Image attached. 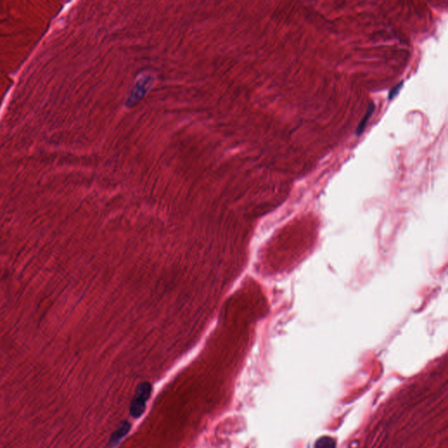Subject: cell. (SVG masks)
<instances>
[{
  "label": "cell",
  "mask_w": 448,
  "mask_h": 448,
  "mask_svg": "<svg viewBox=\"0 0 448 448\" xmlns=\"http://www.w3.org/2000/svg\"><path fill=\"white\" fill-rule=\"evenodd\" d=\"M151 393L152 385L148 382L141 383L137 387L130 406V415L134 419H138L143 415Z\"/></svg>",
  "instance_id": "1"
},
{
  "label": "cell",
  "mask_w": 448,
  "mask_h": 448,
  "mask_svg": "<svg viewBox=\"0 0 448 448\" xmlns=\"http://www.w3.org/2000/svg\"><path fill=\"white\" fill-rule=\"evenodd\" d=\"M130 430V424L128 421H123L120 423L119 426L116 427V430L113 432L111 440H110V446H115L119 442L121 439H123L128 432Z\"/></svg>",
  "instance_id": "2"
},
{
  "label": "cell",
  "mask_w": 448,
  "mask_h": 448,
  "mask_svg": "<svg viewBox=\"0 0 448 448\" xmlns=\"http://www.w3.org/2000/svg\"><path fill=\"white\" fill-rule=\"evenodd\" d=\"M374 111H375V105H374L373 103H371V104L369 105L368 111L366 112L365 116H364V117L361 120V123H359L357 129H356V135H357V136L361 135L362 132L365 130L367 123H368V121H369V118H370V116H372Z\"/></svg>",
  "instance_id": "3"
},
{
  "label": "cell",
  "mask_w": 448,
  "mask_h": 448,
  "mask_svg": "<svg viewBox=\"0 0 448 448\" xmlns=\"http://www.w3.org/2000/svg\"><path fill=\"white\" fill-rule=\"evenodd\" d=\"M315 448H336V441L330 437H322L317 441Z\"/></svg>",
  "instance_id": "4"
},
{
  "label": "cell",
  "mask_w": 448,
  "mask_h": 448,
  "mask_svg": "<svg viewBox=\"0 0 448 448\" xmlns=\"http://www.w3.org/2000/svg\"><path fill=\"white\" fill-rule=\"evenodd\" d=\"M402 87H403V82L398 83V85H396L395 87L392 88V90L390 91V94H389V100L393 99L399 93V91L401 90Z\"/></svg>",
  "instance_id": "5"
}]
</instances>
